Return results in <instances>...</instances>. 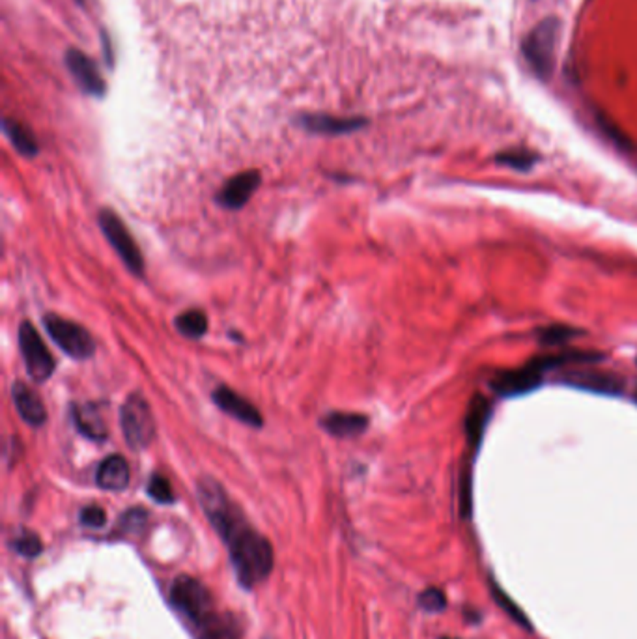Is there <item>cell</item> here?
<instances>
[{"label":"cell","instance_id":"6da1fadb","mask_svg":"<svg viewBox=\"0 0 637 639\" xmlns=\"http://www.w3.org/2000/svg\"><path fill=\"white\" fill-rule=\"evenodd\" d=\"M213 527L228 546L230 561L243 587H255L272 574L273 548L265 536L249 526L240 509L221 518Z\"/></svg>","mask_w":637,"mask_h":639},{"label":"cell","instance_id":"7a4b0ae2","mask_svg":"<svg viewBox=\"0 0 637 639\" xmlns=\"http://www.w3.org/2000/svg\"><path fill=\"white\" fill-rule=\"evenodd\" d=\"M559 27L557 17H546L527 34L522 45L527 64L533 67L534 75L542 81L551 77L553 65H556Z\"/></svg>","mask_w":637,"mask_h":639},{"label":"cell","instance_id":"3957f363","mask_svg":"<svg viewBox=\"0 0 637 639\" xmlns=\"http://www.w3.org/2000/svg\"><path fill=\"white\" fill-rule=\"evenodd\" d=\"M174 608L200 628L215 617L213 600L208 589L191 576H178L171 587Z\"/></svg>","mask_w":637,"mask_h":639},{"label":"cell","instance_id":"277c9868","mask_svg":"<svg viewBox=\"0 0 637 639\" xmlns=\"http://www.w3.org/2000/svg\"><path fill=\"white\" fill-rule=\"evenodd\" d=\"M43 326L49 336H51V339L64 350V353H68L70 358L87 361L96 353L94 336L81 324L72 322V320L58 314H45Z\"/></svg>","mask_w":637,"mask_h":639},{"label":"cell","instance_id":"5b68a950","mask_svg":"<svg viewBox=\"0 0 637 639\" xmlns=\"http://www.w3.org/2000/svg\"><path fill=\"white\" fill-rule=\"evenodd\" d=\"M120 425L126 442L131 449H146L156 435V423L146 398L133 393L120 410Z\"/></svg>","mask_w":637,"mask_h":639},{"label":"cell","instance_id":"8992f818","mask_svg":"<svg viewBox=\"0 0 637 639\" xmlns=\"http://www.w3.org/2000/svg\"><path fill=\"white\" fill-rule=\"evenodd\" d=\"M99 227H102L104 235L109 240L112 249L119 252V257L122 258L129 272L133 275L141 277L144 273L142 252L135 243V240H133V235L122 219L112 210H102L99 212Z\"/></svg>","mask_w":637,"mask_h":639},{"label":"cell","instance_id":"52a82bcc","mask_svg":"<svg viewBox=\"0 0 637 639\" xmlns=\"http://www.w3.org/2000/svg\"><path fill=\"white\" fill-rule=\"evenodd\" d=\"M19 348L30 380L43 383L53 376L57 368L53 353L47 350L45 343L42 341V335L30 322H23L19 326Z\"/></svg>","mask_w":637,"mask_h":639},{"label":"cell","instance_id":"ba28073f","mask_svg":"<svg viewBox=\"0 0 637 639\" xmlns=\"http://www.w3.org/2000/svg\"><path fill=\"white\" fill-rule=\"evenodd\" d=\"M211 398L215 402V406L221 412L228 413L230 417L238 419V420H242V423L253 427V428H262L264 417L258 412V408L255 406V404H250L245 396L230 389L228 385L215 387L211 393Z\"/></svg>","mask_w":637,"mask_h":639},{"label":"cell","instance_id":"9c48e42d","mask_svg":"<svg viewBox=\"0 0 637 639\" xmlns=\"http://www.w3.org/2000/svg\"><path fill=\"white\" fill-rule=\"evenodd\" d=\"M262 181V176L258 171H245L230 180L225 181L221 191L215 195L217 204L226 208V210H240L243 208L250 196L255 195L258 185Z\"/></svg>","mask_w":637,"mask_h":639},{"label":"cell","instance_id":"30bf717a","mask_svg":"<svg viewBox=\"0 0 637 639\" xmlns=\"http://www.w3.org/2000/svg\"><path fill=\"white\" fill-rule=\"evenodd\" d=\"M542 370L534 366L533 363L518 368V370H507V373H501L494 378L492 387L494 391L501 396H518L534 391L536 387L542 383Z\"/></svg>","mask_w":637,"mask_h":639},{"label":"cell","instance_id":"8fae6325","mask_svg":"<svg viewBox=\"0 0 637 639\" xmlns=\"http://www.w3.org/2000/svg\"><path fill=\"white\" fill-rule=\"evenodd\" d=\"M65 65H68L70 73L73 75L82 92H87L88 96L104 97L105 81L92 58H88L79 49H70L68 53H65Z\"/></svg>","mask_w":637,"mask_h":639},{"label":"cell","instance_id":"7c38bea8","mask_svg":"<svg viewBox=\"0 0 637 639\" xmlns=\"http://www.w3.org/2000/svg\"><path fill=\"white\" fill-rule=\"evenodd\" d=\"M564 381L578 387V389L600 393V395H618L625 389L623 378L613 373H608V370H598V368L572 370V373H568L564 376Z\"/></svg>","mask_w":637,"mask_h":639},{"label":"cell","instance_id":"4fadbf2b","mask_svg":"<svg viewBox=\"0 0 637 639\" xmlns=\"http://www.w3.org/2000/svg\"><path fill=\"white\" fill-rule=\"evenodd\" d=\"M299 124L307 131L318 135H344L365 127L366 120L359 116L339 118L329 114H303L299 118Z\"/></svg>","mask_w":637,"mask_h":639},{"label":"cell","instance_id":"5bb4252c","mask_svg":"<svg viewBox=\"0 0 637 639\" xmlns=\"http://www.w3.org/2000/svg\"><path fill=\"white\" fill-rule=\"evenodd\" d=\"M12 398L15 408H18L21 419L28 427H42L47 420V410L43 406L42 398L36 391H32L30 387L23 381H15L12 387Z\"/></svg>","mask_w":637,"mask_h":639},{"label":"cell","instance_id":"9a60e30c","mask_svg":"<svg viewBox=\"0 0 637 639\" xmlns=\"http://www.w3.org/2000/svg\"><path fill=\"white\" fill-rule=\"evenodd\" d=\"M320 427L341 440L348 437H357L368 428V417L363 413H349V412H329L320 419Z\"/></svg>","mask_w":637,"mask_h":639},{"label":"cell","instance_id":"2e32d148","mask_svg":"<svg viewBox=\"0 0 637 639\" xmlns=\"http://www.w3.org/2000/svg\"><path fill=\"white\" fill-rule=\"evenodd\" d=\"M129 464L120 454H111L97 467V486L109 492H120L129 484Z\"/></svg>","mask_w":637,"mask_h":639},{"label":"cell","instance_id":"e0dca14e","mask_svg":"<svg viewBox=\"0 0 637 639\" xmlns=\"http://www.w3.org/2000/svg\"><path fill=\"white\" fill-rule=\"evenodd\" d=\"M72 417L77 430L82 435H87L96 442H104L107 437L109 432L105 427V420L102 417V412H99L94 404H82V406L77 404V406H73L72 410Z\"/></svg>","mask_w":637,"mask_h":639},{"label":"cell","instance_id":"ac0fdd59","mask_svg":"<svg viewBox=\"0 0 637 639\" xmlns=\"http://www.w3.org/2000/svg\"><path fill=\"white\" fill-rule=\"evenodd\" d=\"M490 413H492L490 400L484 398L482 395H477L472 400V404H469V410L465 415V435H467L469 445H473V447L480 445L486 425H488Z\"/></svg>","mask_w":637,"mask_h":639},{"label":"cell","instance_id":"d6986e66","mask_svg":"<svg viewBox=\"0 0 637 639\" xmlns=\"http://www.w3.org/2000/svg\"><path fill=\"white\" fill-rule=\"evenodd\" d=\"M3 129L6 133V137L10 139V142L13 144V148L19 151L21 156H27V158H35L38 151H40V146H38V141L35 137V133H32L27 126H23L21 122L13 120V118H4L3 120Z\"/></svg>","mask_w":637,"mask_h":639},{"label":"cell","instance_id":"ffe728a7","mask_svg":"<svg viewBox=\"0 0 637 639\" xmlns=\"http://www.w3.org/2000/svg\"><path fill=\"white\" fill-rule=\"evenodd\" d=\"M176 329L188 339H200L208 331V316L200 309H189L176 318Z\"/></svg>","mask_w":637,"mask_h":639},{"label":"cell","instance_id":"44dd1931","mask_svg":"<svg viewBox=\"0 0 637 639\" xmlns=\"http://www.w3.org/2000/svg\"><path fill=\"white\" fill-rule=\"evenodd\" d=\"M198 639H240V634L225 619L213 617L204 627H200Z\"/></svg>","mask_w":637,"mask_h":639},{"label":"cell","instance_id":"7402d4cb","mask_svg":"<svg viewBox=\"0 0 637 639\" xmlns=\"http://www.w3.org/2000/svg\"><path fill=\"white\" fill-rule=\"evenodd\" d=\"M490 587H492V595H494L495 602L501 605V608L505 610V612H507V613H509L514 620H518L519 625H524L526 628H531V627H529L531 622H529V619L526 617V613L522 612V608H519L518 604H514V602L509 598V595H507L505 591H503L501 587H497L494 581L490 583Z\"/></svg>","mask_w":637,"mask_h":639},{"label":"cell","instance_id":"603a6c76","mask_svg":"<svg viewBox=\"0 0 637 639\" xmlns=\"http://www.w3.org/2000/svg\"><path fill=\"white\" fill-rule=\"evenodd\" d=\"M148 496L152 497L154 501L161 503V504H171V503H174V492H173V486H171L169 479H165V477L159 475V473L152 475V479H150V482H148Z\"/></svg>","mask_w":637,"mask_h":639},{"label":"cell","instance_id":"cb8c5ba5","mask_svg":"<svg viewBox=\"0 0 637 639\" xmlns=\"http://www.w3.org/2000/svg\"><path fill=\"white\" fill-rule=\"evenodd\" d=\"M13 550L18 551L19 555H23V558H38V555L42 553L43 550V544L40 541V536L36 533H30V531H25L21 536L15 538L13 543Z\"/></svg>","mask_w":637,"mask_h":639},{"label":"cell","instance_id":"d4e9b609","mask_svg":"<svg viewBox=\"0 0 637 639\" xmlns=\"http://www.w3.org/2000/svg\"><path fill=\"white\" fill-rule=\"evenodd\" d=\"M499 163L507 165L510 168H516V171H527L536 161V158L531 154V151L526 150H510V151H503L497 158Z\"/></svg>","mask_w":637,"mask_h":639},{"label":"cell","instance_id":"484cf974","mask_svg":"<svg viewBox=\"0 0 637 639\" xmlns=\"http://www.w3.org/2000/svg\"><path fill=\"white\" fill-rule=\"evenodd\" d=\"M418 605L428 613H440L447 608V597L438 587H430L418 595Z\"/></svg>","mask_w":637,"mask_h":639},{"label":"cell","instance_id":"4316f807","mask_svg":"<svg viewBox=\"0 0 637 639\" xmlns=\"http://www.w3.org/2000/svg\"><path fill=\"white\" fill-rule=\"evenodd\" d=\"M576 336V329L566 326H549L541 331V341L546 344H563Z\"/></svg>","mask_w":637,"mask_h":639},{"label":"cell","instance_id":"83f0119b","mask_svg":"<svg viewBox=\"0 0 637 639\" xmlns=\"http://www.w3.org/2000/svg\"><path fill=\"white\" fill-rule=\"evenodd\" d=\"M473 511V499H472V475L469 471H462L460 477V512L464 518H469Z\"/></svg>","mask_w":637,"mask_h":639},{"label":"cell","instance_id":"f1b7e54d","mask_svg":"<svg viewBox=\"0 0 637 639\" xmlns=\"http://www.w3.org/2000/svg\"><path fill=\"white\" fill-rule=\"evenodd\" d=\"M81 524L87 526V527H104L105 521H107V514L102 507H97V504H90V507H85L81 511Z\"/></svg>","mask_w":637,"mask_h":639},{"label":"cell","instance_id":"f546056e","mask_svg":"<svg viewBox=\"0 0 637 639\" xmlns=\"http://www.w3.org/2000/svg\"><path fill=\"white\" fill-rule=\"evenodd\" d=\"M144 521H146V512L142 509H133V511L124 514L122 527L127 529V531H133V529H137L139 526H144Z\"/></svg>","mask_w":637,"mask_h":639},{"label":"cell","instance_id":"4dcf8cb0","mask_svg":"<svg viewBox=\"0 0 637 639\" xmlns=\"http://www.w3.org/2000/svg\"><path fill=\"white\" fill-rule=\"evenodd\" d=\"M635 402H637V391H635Z\"/></svg>","mask_w":637,"mask_h":639},{"label":"cell","instance_id":"1f68e13d","mask_svg":"<svg viewBox=\"0 0 637 639\" xmlns=\"http://www.w3.org/2000/svg\"><path fill=\"white\" fill-rule=\"evenodd\" d=\"M77 3H82V0H77Z\"/></svg>","mask_w":637,"mask_h":639},{"label":"cell","instance_id":"d6a6232c","mask_svg":"<svg viewBox=\"0 0 637 639\" xmlns=\"http://www.w3.org/2000/svg\"><path fill=\"white\" fill-rule=\"evenodd\" d=\"M443 639H449V637H443Z\"/></svg>","mask_w":637,"mask_h":639}]
</instances>
